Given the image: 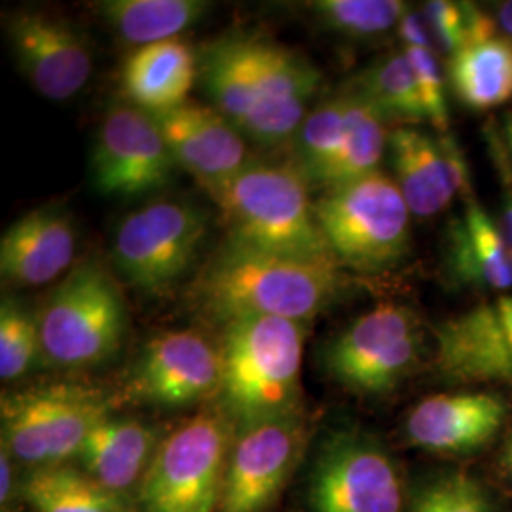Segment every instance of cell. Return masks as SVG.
Here are the masks:
<instances>
[{
	"mask_svg": "<svg viewBox=\"0 0 512 512\" xmlns=\"http://www.w3.org/2000/svg\"><path fill=\"white\" fill-rule=\"evenodd\" d=\"M421 16L435 46L450 59L461 50L497 37V21L473 2L431 0L425 2Z\"/></svg>",
	"mask_w": 512,
	"mask_h": 512,
	"instance_id": "obj_32",
	"label": "cell"
},
{
	"mask_svg": "<svg viewBox=\"0 0 512 512\" xmlns=\"http://www.w3.org/2000/svg\"><path fill=\"white\" fill-rule=\"evenodd\" d=\"M410 512H495L492 497L475 476L452 471L423 482Z\"/></svg>",
	"mask_w": 512,
	"mask_h": 512,
	"instance_id": "obj_34",
	"label": "cell"
},
{
	"mask_svg": "<svg viewBox=\"0 0 512 512\" xmlns=\"http://www.w3.org/2000/svg\"><path fill=\"white\" fill-rule=\"evenodd\" d=\"M158 446L156 431L147 423L109 416L90 433L78 459L97 484L126 497L141 486Z\"/></svg>",
	"mask_w": 512,
	"mask_h": 512,
	"instance_id": "obj_23",
	"label": "cell"
},
{
	"mask_svg": "<svg viewBox=\"0 0 512 512\" xmlns=\"http://www.w3.org/2000/svg\"><path fill=\"white\" fill-rule=\"evenodd\" d=\"M497 306L501 311V317H503V323H505V329H507L512 346V296H501L497 300Z\"/></svg>",
	"mask_w": 512,
	"mask_h": 512,
	"instance_id": "obj_38",
	"label": "cell"
},
{
	"mask_svg": "<svg viewBox=\"0 0 512 512\" xmlns=\"http://www.w3.org/2000/svg\"><path fill=\"white\" fill-rule=\"evenodd\" d=\"M42 355L40 325L35 311L4 296L0 306V378L14 382L25 376Z\"/></svg>",
	"mask_w": 512,
	"mask_h": 512,
	"instance_id": "obj_33",
	"label": "cell"
},
{
	"mask_svg": "<svg viewBox=\"0 0 512 512\" xmlns=\"http://www.w3.org/2000/svg\"><path fill=\"white\" fill-rule=\"evenodd\" d=\"M222 327L220 408L238 427L298 412L306 323L243 317Z\"/></svg>",
	"mask_w": 512,
	"mask_h": 512,
	"instance_id": "obj_3",
	"label": "cell"
},
{
	"mask_svg": "<svg viewBox=\"0 0 512 512\" xmlns=\"http://www.w3.org/2000/svg\"><path fill=\"white\" fill-rule=\"evenodd\" d=\"M25 497L37 512H131L126 497L112 494L69 465L33 469Z\"/></svg>",
	"mask_w": 512,
	"mask_h": 512,
	"instance_id": "obj_27",
	"label": "cell"
},
{
	"mask_svg": "<svg viewBox=\"0 0 512 512\" xmlns=\"http://www.w3.org/2000/svg\"><path fill=\"white\" fill-rule=\"evenodd\" d=\"M93 10L131 46L164 42L194 27L211 10L203 0H101Z\"/></svg>",
	"mask_w": 512,
	"mask_h": 512,
	"instance_id": "obj_24",
	"label": "cell"
},
{
	"mask_svg": "<svg viewBox=\"0 0 512 512\" xmlns=\"http://www.w3.org/2000/svg\"><path fill=\"white\" fill-rule=\"evenodd\" d=\"M76 253L71 215L57 205L37 207L6 228L0 239V275L10 287H40L65 274Z\"/></svg>",
	"mask_w": 512,
	"mask_h": 512,
	"instance_id": "obj_20",
	"label": "cell"
},
{
	"mask_svg": "<svg viewBox=\"0 0 512 512\" xmlns=\"http://www.w3.org/2000/svg\"><path fill=\"white\" fill-rule=\"evenodd\" d=\"M4 31L19 71L46 99L67 101L88 84L92 46L73 21L25 6L4 16Z\"/></svg>",
	"mask_w": 512,
	"mask_h": 512,
	"instance_id": "obj_12",
	"label": "cell"
},
{
	"mask_svg": "<svg viewBox=\"0 0 512 512\" xmlns=\"http://www.w3.org/2000/svg\"><path fill=\"white\" fill-rule=\"evenodd\" d=\"M495 14H497V25L505 31L507 37L512 38V0L499 2L495 6Z\"/></svg>",
	"mask_w": 512,
	"mask_h": 512,
	"instance_id": "obj_37",
	"label": "cell"
},
{
	"mask_svg": "<svg viewBox=\"0 0 512 512\" xmlns=\"http://www.w3.org/2000/svg\"><path fill=\"white\" fill-rule=\"evenodd\" d=\"M207 213L183 200H156L129 213L112 241V262L133 289L171 293L200 255Z\"/></svg>",
	"mask_w": 512,
	"mask_h": 512,
	"instance_id": "obj_9",
	"label": "cell"
},
{
	"mask_svg": "<svg viewBox=\"0 0 512 512\" xmlns=\"http://www.w3.org/2000/svg\"><path fill=\"white\" fill-rule=\"evenodd\" d=\"M452 92L461 105L492 110L512 99V38L497 35L469 46L448 63Z\"/></svg>",
	"mask_w": 512,
	"mask_h": 512,
	"instance_id": "obj_25",
	"label": "cell"
},
{
	"mask_svg": "<svg viewBox=\"0 0 512 512\" xmlns=\"http://www.w3.org/2000/svg\"><path fill=\"white\" fill-rule=\"evenodd\" d=\"M224 357L198 330H169L143 349L131 370L129 393L145 403L181 408L220 397Z\"/></svg>",
	"mask_w": 512,
	"mask_h": 512,
	"instance_id": "obj_14",
	"label": "cell"
},
{
	"mask_svg": "<svg viewBox=\"0 0 512 512\" xmlns=\"http://www.w3.org/2000/svg\"><path fill=\"white\" fill-rule=\"evenodd\" d=\"M313 209L340 266L378 274L399 264L410 251V207L393 177L382 171L325 190Z\"/></svg>",
	"mask_w": 512,
	"mask_h": 512,
	"instance_id": "obj_5",
	"label": "cell"
},
{
	"mask_svg": "<svg viewBox=\"0 0 512 512\" xmlns=\"http://www.w3.org/2000/svg\"><path fill=\"white\" fill-rule=\"evenodd\" d=\"M348 126V92L315 105L294 135L296 169L311 186H319L332 158L342 147Z\"/></svg>",
	"mask_w": 512,
	"mask_h": 512,
	"instance_id": "obj_29",
	"label": "cell"
},
{
	"mask_svg": "<svg viewBox=\"0 0 512 512\" xmlns=\"http://www.w3.org/2000/svg\"><path fill=\"white\" fill-rule=\"evenodd\" d=\"M238 425L203 410L165 437L139 486L143 512H215Z\"/></svg>",
	"mask_w": 512,
	"mask_h": 512,
	"instance_id": "obj_6",
	"label": "cell"
},
{
	"mask_svg": "<svg viewBox=\"0 0 512 512\" xmlns=\"http://www.w3.org/2000/svg\"><path fill=\"white\" fill-rule=\"evenodd\" d=\"M304 8L327 31L348 38L385 35L410 10L401 0H313Z\"/></svg>",
	"mask_w": 512,
	"mask_h": 512,
	"instance_id": "obj_31",
	"label": "cell"
},
{
	"mask_svg": "<svg viewBox=\"0 0 512 512\" xmlns=\"http://www.w3.org/2000/svg\"><path fill=\"white\" fill-rule=\"evenodd\" d=\"M308 429L302 412L239 425L226 465L220 511L266 512L302 458Z\"/></svg>",
	"mask_w": 512,
	"mask_h": 512,
	"instance_id": "obj_11",
	"label": "cell"
},
{
	"mask_svg": "<svg viewBox=\"0 0 512 512\" xmlns=\"http://www.w3.org/2000/svg\"><path fill=\"white\" fill-rule=\"evenodd\" d=\"M198 76L200 65L192 46L171 38L135 48L122 65L120 84L129 105L158 114L186 103Z\"/></svg>",
	"mask_w": 512,
	"mask_h": 512,
	"instance_id": "obj_22",
	"label": "cell"
},
{
	"mask_svg": "<svg viewBox=\"0 0 512 512\" xmlns=\"http://www.w3.org/2000/svg\"><path fill=\"white\" fill-rule=\"evenodd\" d=\"M344 291L346 275L338 262L264 253L226 239L188 294L198 310L226 325L243 317L308 323L334 306Z\"/></svg>",
	"mask_w": 512,
	"mask_h": 512,
	"instance_id": "obj_1",
	"label": "cell"
},
{
	"mask_svg": "<svg viewBox=\"0 0 512 512\" xmlns=\"http://www.w3.org/2000/svg\"><path fill=\"white\" fill-rule=\"evenodd\" d=\"M313 512H401L403 482L395 459L357 427L330 431L311 473Z\"/></svg>",
	"mask_w": 512,
	"mask_h": 512,
	"instance_id": "obj_10",
	"label": "cell"
},
{
	"mask_svg": "<svg viewBox=\"0 0 512 512\" xmlns=\"http://www.w3.org/2000/svg\"><path fill=\"white\" fill-rule=\"evenodd\" d=\"M256 118L251 139L262 145L293 141L321 88V73L308 57L270 38L247 35Z\"/></svg>",
	"mask_w": 512,
	"mask_h": 512,
	"instance_id": "obj_15",
	"label": "cell"
},
{
	"mask_svg": "<svg viewBox=\"0 0 512 512\" xmlns=\"http://www.w3.org/2000/svg\"><path fill=\"white\" fill-rule=\"evenodd\" d=\"M175 165L150 112L129 103L107 112L92 154V181L99 194L145 196L169 184Z\"/></svg>",
	"mask_w": 512,
	"mask_h": 512,
	"instance_id": "obj_13",
	"label": "cell"
},
{
	"mask_svg": "<svg viewBox=\"0 0 512 512\" xmlns=\"http://www.w3.org/2000/svg\"><path fill=\"white\" fill-rule=\"evenodd\" d=\"M152 116L175 164L188 171L205 192L251 164L245 135L213 105L186 101Z\"/></svg>",
	"mask_w": 512,
	"mask_h": 512,
	"instance_id": "obj_18",
	"label": "cell"
},
{
	"mask_svg": "<svg viewBox=\"0 0 512 512\" xmlns=\"http://www.w3.org/2000/svg\"><path fill=\"white\" fill-rule=\"evenodd\" d=\"M351 88L361 93L385 122L414 126L427 120L416 76L403 50L374 59L357 74Z\"/></svg>",
	"mask_w": 512,
	"mask_h": 512,
	"instance_id": "obj_28",
	"label": "cell"
},
{
	"mask_svg": "<svg viewBox=\"0 0 512 512\" xmlns=\"http://www.w3.org/2000/svg\"><path fill=\"white\" fill-rule=\"evenodd\" d=\"M348 126L342 147L332 158L319 188L330 190L380 171L389 131L384 116L361 93L348 88Z\"/></svg>",
	"mask_w": 512,
	"mask_h": 512,
	"instance_id": "obj_26",
	"label": "cell"
},
{
	"mask_svg": "<svg viewBox=\"0 0 512 512\" xmlns=\"http://www.w3.org/2000/svg\"><path fill=\"white\" fill-rule=\"evenodd\" d=\"M425 332L416 311L385 302L353 319L325 344L330 380L357 395H385L420 365Z\"/></svg>",
	"mask_w": 512,
	"mask_h": 512,
	"instance_id": "obj_8",
	"label": "cell"
},
{
	"mask_svg": "<svg viewBox=\"0 0 512 512\" xmlns=\"http://www.w3.org/2000/svg\"><path fill=\"white\" fill-rule=\"evenodd\" d=\"M507 461H509V467H511V471H512V440H511V446H509V452H507Z\"/></svg>",
	"mask_w": 512,
	"mask_h": 512,
	"instance_id": "obj_40",
	"label": "cell"
},
{
	"mask_svg": "<svg viewBox=\"0 0 512 512\" xmlns=\"http://www.w3.org/2000/svg\"><path fill=\"white\" fill-rule=\"evenodd\" d=\"M207 194L219 207L228 241L274 255L338 262L315 217L310 184L296 165L251 162Z\"/></svg>",
	"mask_w": 512,
	"mask_h": 512,
	"instance_id": "obj_2",
	"label": "cell"
},
{
	"mask_svg": "<svg viewBox=\"0 0 512 512\" xmlns=\"http://www.w3.org/2000/svg\"><path fill=\"white\" fill-rule=\"evenodd\" d=\"M444 268L452 283L490 291L512 287V243L501 222L469 194L444 234Z\"/></svg>",
	"mask_w": 512,
	"mask_h": 512,
	"instance_id": "obj_21",
	"label": "cell"
},
{
	"mask_svg": "<svg viewBox=\"0 0 512 512\" xmlns=\"http://www.w3.org/2000/svg\"><path fill=\"white\" fill-rule=\"evenodd\" d=\"M501 133H503L505 145L509 148V154H511L512 158V110L511 112H507L505 118H503V129H501Z\"/></svg>",
	"mask_w": 512,
	"mask_h": 512,
	"instance_id": "obj_39",
	"label": "cell"
},
{
	"mask_svg": "<svg viewBox=\"0 0 512 512\" xmlns=\"http://www.w3.org/2000/svg\"><path fill=\"white\" fill-rule=\"evenodd\" d=\"M387 152L393 181L412 217L440 215L456 196L471 190L465 156L450 133L435 139L414 126H397L389 131Z\"/></svg>",
	"mask_w": 512,
	"mask_h": 512,
	"instance_id": "obj_16",
	"label": "cell"
},
{
	"mask_svg": "<svg viewBox=\"0 0 512 512\" xmlns=\"http://www.w3.org/2000/svg\"><path fill=\"white\" fill-rule=\"evenodd\" d=\"M99 389L80 384L31 387L2 397V446L33 469L78 458L93 429L109 418Z\"/></svg>",
	"mask_w": 512,
	"mask_h": 512,
	"instance_id": "obj_7",
	"label": "cell"
},
{
	"mask_svg": "<svg viewBox=\"0 0 512 512\" xmlns=\"http://www.w3.org/2000/svg\"><path fill=\"white\" fill-rule=\"evenodd\" d=\"M37 315L42 355L63 368L105 363L122 346L128 327L124 291L97 260L65 275Z\"/></svg>",
	"mask_w": 512,
	"mask_h": 512,
	"instance_id": "obj_4",
	"label": "cell"
},
{
	"mask_svg": "<svg viewBox=\"0 0 512 512\" xmlns=\"http://www.w3.org/2000/svg\"><path fill=\"white\" fill-rule=\"evenodd\" d=\"M507 414L509 404L497 393H439L408 412L404 433L412 446L425 452L467 456L486 448L499 435Z\"/></svg>",
	"mask_w": 512,
	"mask_h": 512,
	"instance_id": "obj_17",
	"label": "cell"
},
{
	"mask_svg": "<svg viewBox=\"0 0 512 512\" xmlns=\"http://www.w3.org/2000/svg\"><path fill=\"white\" fill-rule=\"evenodd\" d=\"M486 143L494 160L495 171L501 184V205H503V230L512 243V158L505 145L503 133L490 122L486 126Z\"/></svg>",
	"mask_w": 512,
	"mask_h": 512,
	"instance_id": "obj_35",
	"label": "cell"
},
{
	"mask_svg": "<svg viewBox=\"0 0 512 512\" xmlns=\"http://www.w3.org/2000/svg\"><path fill=\"white\" fill-rule=\"evenodd\" d=\"M435 366L448 384H512V346L497 302L435 327Z\"/></svg>",
	"mask_w": 512,
	"mask_h": 512,
	"instance_id": "obj_19",
	"label": "cell"
},
{
	"mask_svg": "<svg viewBox=\"0 0 512 512\" xmlns=\"http://www.w3.org/2000/svg\"><path fill=\"white\" fill-rule=\"evenodd\" d=\"M397 33L403 40L404 55L408 57V63L416 76L427 122L440 133H448L450 114L446 105L444 74L440 71L435 42L427 29L425 19L418 12L410 10L399 23Z\"/></svg>",
	"mask_w": 512,
	"mask_h": 512,
	"instance_id": "obj_30",
	"label": "cell"
},
{
	"mask_svg": "<svg viewBox=\"0 0 512 512\" xmlns=\"http://www.w3.org/2000/svg\"><path fill=\"white\" fill-rule=\"evenodd\" d=\"M0 503L2 512L12 511L16 499V476H14V461L12 454L2 446L0 448Z\"/></svg>",
	"mask_w": 512,
	"mask_h": 512,
	"instance_id": "obj_36",
	"label": "cell"
}]
</instances>
